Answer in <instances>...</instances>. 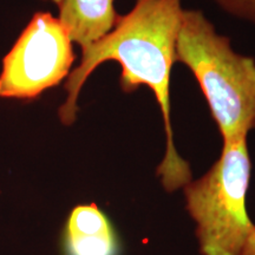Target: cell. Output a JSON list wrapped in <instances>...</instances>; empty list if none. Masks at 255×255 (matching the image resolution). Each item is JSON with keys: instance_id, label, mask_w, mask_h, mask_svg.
<instances>
[{"instance_id": "52a82bcc", "label": "cell", "mask_w": 255, "mask_h": 255, "mask_svg": "<svg viewBox=\"0 0 255 255\" xmlns=\"http://www.w3.org/2000/svg\"><path fill=\"white\" fill-rule=\"evenodd\" d=\"M232 17L255 24V0H213Z\"/></svg>"}, {"instance_id": "9c48e42d", "label": "cell", "mask_w": 255, "mask_h": 255, "mask_svg": "<svg viewBox=\"0 0 255 255\" xmlns=\"http://www.w3.org/2000/svg\"><path fill=\"white\" fill-rule=\"evenodd\" d=\"M51 1L55 2V4H56L57 6H59V5H60V2H62V0H51Z\"/></svg>"}, {"instance_id": "8992f818", "label": "cell", "mask_w": 255, "mask_h": 255, "mask_svg": "<svg viewBox=\"0 0 255 255\" xmlns=\"http://www.w3.org/2000/svg\"><path fill=\"white\" fill-rule=\"evenodd\" d=\"M58 8L60 23L82 50L107 36L121 15L115 0H62Z\"/></svg>"}, {"instance_id": "5b68a950", "label": "cell", "mask_w": 255, "mask_h": 255, "mask_svg": "<svg viewBox=\"0 0 255 255\" xmlns=\"http://www.w3.org/2000/svg\"><path fill=\"white\" fill-rule=\"evenodd\" d=\"M66 255H119L120 242L110 220L96 205H79L65 226Z\"/></svg>"}, {"instance_id": "7a4b0ae2", "label": "cell", "mask_w": 255, "mask_h": 255, "mask_svg": "<svg viewBox=\"0 0 255 255\" xmlns=\"http://www.w3.org/2000/svg\"><path fill=\"white\" fill-rule=\"evenodd\" d=\"M176 62L196 78L223 143L255 129V60L235 52L202 11L184 8Z\"/></svg>"}, {"instance_id": "3957f363", "label": "cell", "mask_w": 255, "mask_h": 255, "mask_svg": "<svg viewBox=\"0 0 255 255\" xmlns=\"http://www.w3.org/2000/svg\"><path fill=\"white\" fill-rule=\"evenodd\" d=\"M252 162L247 137L223 143L208 173L183 187L203 255H240L255 226L246 210Z\"/></svg>"}, {"instance_id": "ba28073f", "label": "cell", "mask_w": 255, "mask_h": 255, "mask_svg": "<svg viewBox=\"0 0 255 255\" xmlns=\"http://www.w3.org/2000/svg\"><path fill=\"white\" fill-rule=\"evenodd\" d=\"M240 255H255V227L248 237Z\"/></svg>"}, {"instance_id": "277c9868", "label": "cell", "mask_w": 255, "mask_h": 255, "mask_svg": "<svg viewBox=\"0 0 255 255\" xmlns=\"http://www.w3.org/2000/svg\"><path fill=\"white\" fill-rule=\"evenodd\" d=\"M73 62L72 40L59 19L38 12L4 58L0 97L33 100L68 77Z\"/></svg>"}, {"instance_id": "6da1fadb", "label": "cell", "mask_w": 255, "mask_h": 255, "mask_svg": "<svg viewBox=\"0 0 255 255\" xmlns=\"http://www.w3.org/2000/svg\"><path fill=\"white\" fill-rule=\"evenodd\" d=\"M184 8L182 0H136L131 11L120 15L107 36L82 50L81 64L69 73L66 100L59 120L71 126L77 119L78 97L89 76L109 60L122 68L120 84L124 92L141 85L150 89L161 109L165 132V154L157 175L168 191L191 181L188 162L177 154L170 116V75L176 63V44Z\"/></svg>"}]
</instances>
